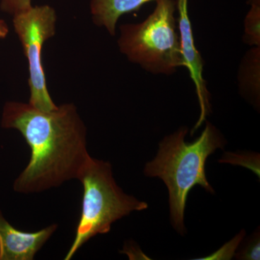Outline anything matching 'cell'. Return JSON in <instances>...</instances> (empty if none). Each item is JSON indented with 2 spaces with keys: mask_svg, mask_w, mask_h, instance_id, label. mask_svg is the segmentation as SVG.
Listing matches in <instances>:
<instances>
[{
  "mask_svg": "<svg viewBox=\"0 0 260 260\" xmlns=\"http://www.w3.org/2000/svg\"><path fill=\"white\" fill-rule=\"evenodd\" d=\"M239 93L254 107H259L260 47H251L244 54L238 72Z\"/></svg>",
  "mask_w": 260,
  "mask_h": 260,
  "instance_id": "9c48e42d",
  "label": "cell"
},
{
  "mask_svg": "<svg viewBox=\"0 0 260 260\" xmlns=\"http://www.w3.org/2000/svg\"><path fill=\"white\" fill-rule=\"evenodd\" d=\"M77 179L83 185L81 213L74 241L65 255L70 260L90 239L110 232L116 220L132 212L142 211L148 205L126 194L117 185L109 162L89 155L80 169Z\"/></svg>",
  "mask_w": 260,
  "mask_h": 260,
  "instance_id": "3957f363",
  "label": "cell"
},
{
  "mask_svg": "<svg viewBox=\"0 0 260 260\" xmlns=\"http://www.w3.org/2000/svg\"><path fill=\"white\" fill-rule=\"evenodd\" d=\"M188 128L182 126L168 135L159 143L156 157L145 167L149 177L161 179L169 192L171 222L181 235L185 233L184 210L189 191L200 185L208 192L214 190L205 174L207 158L217 149H223L226 141L213 124L206 121V126L199 138L186 143Z\"/></svg>",
  "mask_w": 260,
  "mask_h": 260,
  "instance_id": "7a4b0ae2",
  "label": "cell"
},
{
  "mask_svg": "<svg viewBox=\"0 0 260 260\" xmlns=\"http://www.w3.org/2000/svg\"><path fill=\"white\" fill-rule=\"evenodd\" d=\"M9 34V27L5 20H0V39H5Z\"/></svg>",
  "mask_w": 260,
  "mask_h": 260,
  "instance_id": "5bb4252c",
  "label": "cell"
},
{
  "mask_svg": "<svg viewBox=\"0 0 260 260\" xmlns=\"http://www.w3.org/2000/svg\"><path fill=\"white\" fill-rule=\"evenodd\" d=\"M155 8L140 23L119 26V50L131 62L154 75L174 74L183 67L176 0H156Z\"/></svg>",
  "mask_w": 260,
  "mask_h": 260,
  "instance_id": "277c9868",
  "label": "cell"
},
{
  "mask_svg": "<svg viewBox=\"0 0 260 260\" xmlns=\"http://www.w3.org/2000/svg\"><path fill=\"white\" fill-rule=\"evenodd\" d=\"M220 162H230L232 164H237L239 166H244L251 169L253 172L256 173L258 176H259V160L257 158V155H240V154H234L232 153H226L224 155Z\"/></svg>",
  "mask_w": 260,
  "mask_h": 260,
  "instance_id": "8fae6325",
  "label": "cell"
},
{
  "mask_svg": "<svg viewBox=\"0 0 260 260\" xmlns=\"http://www.w3.org/2000/svg\"><path fill=\"white\" fill-rule=\"evenodd\" d=\"M176 6L178 13L177 25L183 67H185L188 70L189 76L194 83L200 108V118L196 125L191 130V135H192L206 121L207 116L211 112L210 94L207 88L206 80L203 78L204 61L195 46L188 11V0H176Z\"/></svg>",
  "mask_w": 260,
  "mask_h": 260,
  "instance_id": "8992f818",
  "label": "cell"
},
{
  "mask_svg": "<svg viewBox=\"0 0 260 260\" xmlns=\"http://www.w3.org/2000/svg\"><path fill=\"white\" fill-rule=\"evenodd\" d=\"M250 5L244 19L243 41L250 47H260V0H248Z\"/></svg>",
  "mask_w": 260,
  "mask_h": 260,
  "instance_id": "30bf717a",
  "label": "cell"
},
{
  "mask_svg": "<svg viewBox=\"0 0 260 260\" xmlns=\"http://www.w3.org/2000/svg\"><path fill=\"white\" fill-rule=\"evenodd\" d=\"M238 258L242 259H259V239H254L242 251L238 254Z\"/></svg>",
  "mask_w": 260,
  "mask_h": 260,
  "instance_id": "4fadbf2b",
  "label": "cell"
},
{
  "mask_svg": "<svg viewBox=\"0 0 260 260\" xmlns=\"http://www.w3.org/2000/svg\"><path fill=\"white\" fill-rule=\"evenodd\" d=\"M57 228L51 224L38 232H23L13 226L0 210V260L34 259Z\"/></svg>",
  "mask_w": 260,
  "mask_h": 260,
  "instance_id": "52a82bcc",
  "label": "cell"
},
{
  "mask_svg": "<svg viewBox=\"0 0 260 260\" xmlns=\"http://www.w3.org/2000/svg\"><path fill=\"white\" fill-rule=\"evenodd\" d=\"M32 0H0V8L8 14L14 15L30 9Z\"/></svg>",
  "mask_w": 260,
  "mask_h": 260,
  "instance_id": "7c38bea8",
  "label": "cell"
},
{
  "mask_svg": "<svg viewBox=\"0 0 260 260\" xmlns=\"http://www.w3.org/2000/svg\"><path fill=\"white\" fill-rule=\"evenodd\" d=\"M1 126L20 132L30 148L28 165L13 184L18 193L42 192L77 179L90 155L86 126L71 103L47 112L28 103L8 102Z\"/></svg>",
  "mask_w": 260,
  "mask_h": 260,
  "instance_id": "6da1fadb",
  "label": "cell"
},
{
  "mask_svg": "<svg viewBox=\"0 0 260 260\" xmlns=\"http://www.w3.org/2000/svg\"><path fill=\"white\" fill-rule=\"evenodd\" d=\"M13 17L15 31L28 59V104L40 110H54L58 106L53 102L48 90L42 62V49L44 43L55 35V10L49 5L32 6Z\"/></svg>",
  "mask_w": 260,
  "mask_h": 260,
  "instance_id": "5b68a950",
  "label": "cell"
},
{
  "mask_svg": "<svg viewBox=\"0 0 260 260\" xmlns=\"http://www.w3.org/2000/svg\"><path fill=\"white\" fill-rule=\"evenodd\" d=\"M156 0H90L94 24L115 37L116 24L122 15L138 11L145 3Z\"/></svg>",
  "mask_w": 260,
  "mask_h": 260,
  "instance_id": "ba28073f",
  "label": "cell"
}]
</instances>
